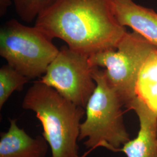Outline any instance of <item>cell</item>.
<instances>
[{
  "label": "cell",
  "instance_id": "obj_10",
  "mask_svg": "<svg viewBox=\"0 0 157 157\" xmlns=\"http://www.w3.org/2000/svg\"><path fill=\"white\" fill-rule=\"evenodd\" d=\"M136 98L157 117V48L148 56L139 74Z\"/></svg>",
  "mask_w": 157,
  "mask_h": 157
},
{
  "label": "cell",
  "instance_id": "obj_4",
  "mask_svg": "<svg viewBox=\"0 0 157 157\" xmlns=\"http://www.w3.org/2000/svg\"><path fill=\"white\" fill-rule=\"evenodd\" d=\"M157 47L133 32H126L116 47L89 56L92 67H104L107 82L128 110L136 99V84L141 68Z\"/></svg>",
  "mask_w": 157,
  "mask_h": 157
},
{
  "label": "cell",
  "instance_id": "obj_9",
  "mask_svg": "<svg viewBox=\"0 0 157 157\" xmlns=\"http://www.w3.org/2000/svg\"><path fill=\"white\" fill-rule=\"evenodd\" d=\"M10 122L8 130L0 135V157H46L49 145L43 135L32 137L18 126L17 119Z\"/></svg>",
  "mask_w": 157,
  "mask_h": 157
},
{
  "label": "cell",
  "instance_id": "obj_8",
  "mask_svg": "<svg viewBox=\"0 0 157 157\" xmlns=\"http://www.w3.org/2000/svg\"><path fill=\"white\" fill-rule=\"evenodd\" d=\"M113 14L121 26H129L157 47V13L133 0H109Z\"/></svg>",
  "mask_w": 157,
  "mask_h": 157
},
{
  "label": "cell",
  "instance_id": "obj_14",
  "mask_svg": "<svg viewBox=\"0 0 157 157\" xmlns=\"http://www.w3.org/2000/svg\"></svg>",
  "mask_w": 157,
  "mask_h": 157
},
{
  "label": "cell",
  "instance_id": "obj_6",
  "mask_svg": "<svg viewBox=\"0 0 157 157\" xmlns=\"http://www.w3.org/2000/svg\"><path fill=\"white\" fill-rule=\"evenodd\" d=\"M89 56L63 45L40 82L56 90L75 105L85 108L95 90Z\"/></svg>",
  "mask_w": 157,
  "mask_h": 157
},
{
  "label": "cell",
  "instance_id": "obj_2",
  "mask_svg": "<svg viewBox=\"0 0 157 157\" xmlns=\"http://www.w3.org/2000/svg\"><path fill=\"white\" fill-rule=\"evenodd\" d=\"M22 107L33 111L41 122L42 135L51 148V157H80L78 141L85 108L39 80L27 91Z\"/></svg>",
  "mask_w": 157,
  "mask_h": 157
},
{
  "label": "cell",
  "instance_id": "obj_1",
  "mask_svg": "<svg viewBox=\"0 0 157 157\" xmlns=\"http://www.w3.org/2000/svg\"><path fill=\"white\" fill-rule=\"evenodd\" d=\"M34 26L89 56L116 47L127 32L115 19L109 0H56Z\"/></svg>",
  "mask_w": 157,
  "mask_h": 157
},
{
  "label": "cell",
  "instance_id": "obj_13",
  "mask_svg": "<svg viewBox=\"0 0 157 157\" xmlns=\"http://www.w3.org/2000/svg\"><path fill=\"white\" fill-rule=\"evenodd\" d=\"M11 0H0V16L3 17L10 6H11Z\"/></svg>",
  "mask_w": 157,
  "mask_h": 157
},
{
  "label": "cell",
  "instance_id": "obj_12",
  "mask_svg": "<svg viewBox=\"0 0 157 157\" xmlns=\"http://www.w3.org/2000/svg\"><path fill=\"white\" fill-rule=\"evenodd\" d=\"M56 0H13L15 11L25 22L30 23L41 12L50 6Z\"/></svg>",
  "mask_w": 157,
  "mask_h": 157
},
{
  "label": "cell",
  "instance_id": "obj_7",
  "mask_svg": "<svg viewBox=\"0 0 157 157\" xmlns=\"http://www.w3.org/2000/svg\"><path fill=\"white\" fill-rule=\"evenodd\" d=\"M137 114L140 130L137 136L130 140L117 152H123L127 157H157V117L137 98L130 107Z\"/></svg>",
  "mask_w": 157,
  "mask_h": 157
},
{
  "label": "cell",
  "instance_id": "obj_5",
  "mask_svg": "<svg viewBox=\"0 0 157 157\" xmlns=\"http://www.w3.org/2000/svg\"><path fill=\"white\" fill-rule=\"evenodd\" d=\"M52 40L36 26L12 19L1 28L0 55L29 79L40 78L59 51Z\"/></svg>",
  "mask_w": 157,
  "mask_h": 157
},
{
  "label": "cell",
  "instance_id": "obj_11",
  "mask_svg": "<svg viewBox=\"0 0 157 157\" xmlns=\"http://www.w3.org/2000/svg\"><path fill=\"white\" fill-rule=\"evenodd\" d=\"M30 80L8 63L1 67L0 68V109H2L14 91H22L25 84Z\"/></svg>",
  "mask_w": 157,
  "mask_h": 157
},
{
  "label": "cell",
  "instance_id": "obj_3",
  "mask_svg": "<svg viewBox=\"0 0 157 157\" xmlns=\"http://www.w3.org/2000/svg\"><path fill=\"white\" fill-rule=\"evenodd\" d=\"M92 76L96 87L85 108L86 118L80 124L78 141L91 152L102 147L117 152L130 140L124 124L122 103L108 84L104 70L94 67Z\"/></svg>",
  "mask_w": 157,
  "mask_h": 157
}]
</instances>
